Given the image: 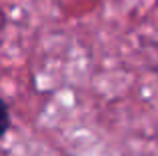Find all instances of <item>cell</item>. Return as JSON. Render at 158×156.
Masks as SVG:
<instances>
[{"mask_svg":"<svg viewBox=\"0 0 158 156\" xmlns=\"http://www.w3.org/2000/svg\"><path fill=\"white\" fill-rule=\"evenodd\" d=\"M8 128H10V110H8L6 102L0 98V138L8 132Z\"/></svg>","mask_w":158,"mask_h":156,"instance_id":"obj_1","label":"cell"}]
</instances>
